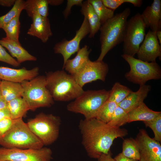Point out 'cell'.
<instances>
[{
	"instance_id": "cell-42",
	"label": "cell",
	"mask_w": 161,
	"mask_h": 161,
	"mask_svg": "<svg viewBox=\"0 0 161 161\" xmlns=\"http://www.w3.org/2000/svg\"><path fill=\"white\" fill-rule=\"evenodd\" d=\"M124 2L131 3L135 7H140L142 5L143 1L142 0H124Z\"/></svg>"
},
{
	"instance_id": "cell-27",
	"label": "cell",
	"mask_w": 161,
	"mask_h": 161,
	"mask_svg": "<svg viewBox=\"0 0 161 161\" xmlns=\"http://www.w3.org/2000/svg\"><path fill=\"white\" fill-rule=\"evenodd\" d=\"M98 16L102 25L114 15V12L106 7L101 0H88Z\"/></svg>"
},
{
	"instance_id": "cell-11",
	"label": "cell",
	"mask_w": 161,
	"mask_h": 161,
	"mask_svg": "<svg viewBox=\"0 0 161 161\" xmlns=\"http://www.w3.org/2000/svg\"><path fill=\"white\" fill-rule=\"evenodd\" d=\"M109 69L108 64L103 61L89 60L80 70L72 76L78 84L83 87L85 84L97 80L104 81Z\"/></svg>"
},
{
	"instance_id": "cell-39",
	"label": "cell",
	"mask_w": 161,
	"mask_h": 161,
	"mask_svg": "<svg viewBox=\"0 0 161 161\" xmlns=\"http://www.w3.org/2000/svg\"><path fill=\"white\" fill-rule=\"evenodd\" d=\"M115 161H139L138 160L126 157L120 153L114 158Z\"/></svg>"
},
{
	"instance_id": "cell-5",
	"label": "cell",
	"mask_w": 161,
	"mask_h": 161,
	"mask_svg": "<svg viewBox=\"0 0 161 161\" xmlns=\"http://www.w3.org/2000/svg\"><path fill=\"white\" fill-rule=\"evenodd\" d=\"M110 90L105 89L84 91L79 97L67 106L70 112L81 114L85 119L96 118L101 106L108 100Z\"/></svg>"
},
{
	"instance_id": "cell-24",
	"label": "cell",
	"mask_w": 161,
	"mask_h": 161,
	"mask_svg": "<svg viewBox=\"0 0 161 161\" xmlns=\"http://www.w3.org/2000/svg\"><path fill=\"white\" fill-rule=\"evenodd\" d=\"M48 5L47 0H27L25 1L24 10L31 18L34 14L47 17Z\"/></svg>"
},
{
	"instance_id": "cell-20",
	"label": "cell",
	"mask_w": 161,
	"mask_h": 161,
	"mask_svg": "<svg viewBox=\"0 0 161 161\" xmlns=\"http://www.w3.org/2000/svg\"><path fill=\"white\" fill-rule=\"evenodd\" d=\"M92 51L89 49L87 45L80 49L77 52L76 56L72 59H69L63 65L64 69L70 74L73 75L78 72L90 60L89 55Z\"/></svg>"
},
{
	"instance_id": "cell-7",
	"label": "cell",
	"mask_w": 161,
	"mask_h": 161,
	"mask_svg": "<svg viewBox=\"0 0 161 161\" xmlns=\"http://www.w3.org/2000/svg\"><path fill=\"white\" fill-rule=\"evenodd\" d=\"M27 123L44 145L52 144L58 137L61 124L59 116L41 113L30 120Z\"/></svg>"
},
{
	"instance_id": "cell-18",
	"label": "cell",
	"mask_w": 161,
	"mask_h": 161,
	"mask_svg": "<svg viewBox=\"0 0 161 161\" xmlns=\"http://www.w3.org/2000/svg\"><path fill=\"white\" fill-rule=\"evenodd\" d=\"M0 43L9 51L13 57L16 58L20 64L27 61H35L37 60L35 57L30 54L21 46L20 42L5 37L0 40Z\"/></svg>"
},
{
	"instance_id": "cell-17",
	"label": "cell",
	"mask_w": 161,
	"mask_h": 161,
	"mask_svg": "<svg viewBox=\"0 0 161 161\" xmlns=\"http://www.w3.org/2000/svg\"><path fill=\"white\" fill-rule=\"evenodd\" d=\"M146 27L156 32L161 30V1L154 0L141 14Z\"/></svg>"
},
{
	"instance_id": "cell-21",
	"label": "cell",
	"mask_w": 161,
	"mask_h": 161,
	"mask_svg": "<svg viewBox=\"0 0 161 161\" xmlns=\"http://www.w3.org/2000/svg\"><path fill=\"white\" fill-rule=\"evenodd\" d=\"M80 11L87 19L89 25L90 32L89 38H94L101 26L100 19L92 6L87 0L83 1Z\"/></svg>"
},
{
	"instance_id": "cell-34",
	"label": "cell",
	"mask_w": 161,
	"mask_h": 161,
	"mask_svg": "<svg viewBox=\"0 0 161 161\" xmlns=\"http://www.w3.org/2000/svg\"><path fill=\"white\" fill-rule=\"evenodd\" d=\"M0 61L5 62L14 67L19 66L20 64L9 54L0 43Z\"/></svg>"
},
{
	"instance_id": "cell-29",
	"label": "cell",
	"mask_w": 161,
	"mask_h": 161,
	"mask_svg": "<svg viewBox=\"0 0 161 161\" xmlns=\"http://www.w3.org/2000/svg\"><path fill=\"white\" fill-rule=\"evenodd\" d=\"M121 153L126 157L139 160L140 154L139 149L134 139L130 138L124 140Z\"/></svg>"
},
{
	"instance_id": "cell-10",
	"label": "cell",
	"mask_w": 161,
	"mask_h": 161,
	"mask_svg": "<svg viewBox=\"0 0 161 161\" xmlns=\"http://www.w3.org/2000/svg\"><path fill=\"white\" fill-rule=\"evenodd\" d=\"M52 150L47 147L39 149L0 148V161H50Z\"/></svg>"
},
{
	"instance_id": "cell-23",
	"label": "cell",
	"mask_w": 161,
	"mask_h": 161,
	"mask_svg": "<svg viewBox=\"0 0 161 161\" xmlns=\"http://www.w3.org/2000/svg\"><path fill=\"white\" fill-rule=\"evenodd\" d=\"M128 114V123H129L137 121H144L151 120L161 114V112L152 110L143 102Z\"/></svg>"
},
{
	"instance_id": "cell-13",
	"label": "cell",
	"mask_w": 161,
	"mask_h": 161,
	"mask_svg": "<svg viewBox=\"0 0 161 161\" xmlns=\"http://www.w3.org/2000/svg\"><path fill=\"white\" fill-rule=\"evenodd\" d=\"M134 139L140 154L139 161H161L160 143L150 137L145 130L140 129Z\"/></svg>"
},
{
	"instance_id": "cell-33",
	"label": "cell",
	"mask_w": 161,
	"mask_h": 161,
	"mask_svg": "<svg viewBox=\"0 0 161 161\" xmlns=\"http://www.w3.org/2000/svg\"><path fill=\"white\" fill-rule=\"evenodd\" d=\"M146 127H149L153 131L154 139L160 143L161 141V114L151 120L143 121Z\"/></svg>"
},
{
	"instance_id": "cell-1",
	"label": "cell",
	"mask_w": 161,
	"mask_h": 161,
	"mask_svg": "<svg viewBox=\"0 0 161 161\" xmlns=\"http://www.w3.org/2000/svg\"><path fill=\"white\" fill-rule=\"evenodd\" d=\"M79 127L82 145L88 155L94 159L108 154L115 139L128 134L126 129L111 126L96 118L81 120Z\"/></svg>"
},
{
	"instance_id": "cell-45",
	"label": "cell",
	"mask_w": 161,
	"mask_h": 161,
	"mask_svg": "<svg viewBox=\"0 0 161 161\" xmlns=\"http://www.w3.org/2000/svg\"><path fill=\"white\" fill-rule=\"evenodd\" d=\"M157 38L160 45H161V30H158L156 32Z\"/></svg>"
},
{
	"instance_id": "cell-19",
	"label": "cell",
	"mask_w": 161,
	"mask_h": 161,
	"mask_svg": "<svg viewBox=\"0 0 161 161\" xmlns=\"http://www.w3.org/2000/svg\"><path fill=\"white\" fill-rule=\"evenodd\" d=\"M151 89L150 85H140L137 91H132L118 106L128 113L143 102Z\"/></svg>"
},
{
	"instance_id": "cell-32",
	"label": "cell",
	"mask_w": 161,
	"mask_h": 161,
	"mask_svg": "<svg viewBox=\"0 0 161 161\" xmlns=\"http://www.w3.org/2000/svg\"><path fill=\"white\" fill-rule=\"evenodd\" d=\"M128 113L118 105L115 109L111 119L107 123L111 126L119 127L128 123Z\"/></svg>"
},
{
	"instance_id": "cell-40",
	"label": "cell",
	"mask_w": 161,
	"mask_h": 161,
	"mask_svg": "<svg viewBox=\"0 0 161 161\" xmlns=\"http://www.w3.org/2000/svg\"><path fill=\"white\" fill-rule=\"evenodd\" d=\"M10 117L9 111L7 107L0 110V121L4 119Z\"/></svg>"
},
{
	"instance_id": "cell-37",
	"label": "cell",
	"mask_w": 161,
	"mask_h": 161,
	"mask_svg": "<svg viewBox=\"0 0 161 161\" xmlns=\"http://www.w3.org/2000/svg\"><path fill=\"white\" fill-rule=\"evenodd\" d=\"M13 122V120L10 117L5 118L0 121V137L9 129Z\"/></svg>"
},
{
	"instance_id": "cell-44",
	"label": "cell",
	"mask_w": 161,
	"mask_h": 161,
	"mask_svg": "<svg viewBox=\"0 0 161 161\" xmlns=\"http://www.w3.org/2000/svg\"><path fill=\"white\" fill-rule=\"evenodd\" d=\"M7 103L1 98L0 99V110L7 107Z\"/></svg>"
},
{
	"instance_id": "cell-3",
	"label": "cell",
	"mask_w": 161,
	"mask_h": 161,
	"mask_svg": "<svg viewBox=\"0 0 161 161\" xmlns=\"http://www.w3.org/2000/svg\"><path fill=\"white\" fill-rule=\"evenodd\" d=\"M46 78L47 87L54 100L67 101L75 99L84 91L73 76L64 70L49 72L46 73Z\"/></svg>"
},
{
	"instance_id": "cell-46",
	"label": "cell",
	"mask_w": 161,
	"mask_h": 161,
	"mask_svg": "<svg viewBox=\"0 0 161 161\" xmlns=\"http://www.w3.org/2000/svg\"><path fill=\"white\" fill-rule=\"evenodd\" d=\"M1 98V95L0 92V99Z\"/></svg>"
},
{
	"instance_id": "cell-35",
	"label": "cell",
	"mask_w": 161,
	"mask_h": 161,
	"mask_svg": "<svg viewBox=\"0 0 161 161\" xmlns=\"http://www.w3.org/2000/svg\"><path fill=\"white\" fill-rule=\"evenodd\" d=\"M83 0H67L66 7L63 12L65 18H67L71 13L72 7L75 5L81 6Z\"/></svg>"
},
{
	"instance_id": "cell-38",
	"label": "cell",
	"mask_w": 161,
	"mask_h": 161,
	"mask_svg": "<svg viewBox=\"0 0 161 161\" xmlns=\"http://www.w3.org/2000/svg\"><path fill=\"white\" fill-rule=\"evenodd\" d=\"M97 159L98 161H115L112 157V154L110 151L108 154H102Z\"/></svg>"
},
{
	"instance_id": "cell-16",
	"label": "cell",
	"mask_w": 161,
	"mask_h": 161,
	"mask_svg": "<svg viewBox=\"0 0 161 161\" xmlns=\"http://www.w3.org/2000/svg\"><path fill=\"white\" fill-rule=\"evenodd\" d=\"M31 18L32 22L27 34L38 38L44 43L47 42L52 35L49 19L35 14H33Z\"/></svg>"
},
{
	"instance_id": "cell-47",
	"label": "cell",
	"mask_w": 161,
	"mask_h": 161,
	"mask_svg": "<svg viewBox=\"0 0 161 161\" xmlns=\"http://www.w3.org/2000/svg\"><path fill=\"white\" fill-rule=\"evenodd\" d=\"M1 80L0 79V83L1 82Z\"/></svg>"
},
{
	"instance_id": "cell-36",
	"label": "cell",
	"mask_w": 161,
	"mask_h": 161,
	"mask_svg": "<svg viewBox=\"0 0 161 161\" xmlns=\"http://www.w3.org/2000/svg\"><path fill=\"white\" fill-rule=\"evenodd\" d=\"M101 1L106 7L114 12L125 3L124 0H101Z\"/></svg>"
},
{
	"instance_id": "cell-30",
	"label": "cell",
	"mask_w": 161,
	"mask_h": 161,
	"mask_svg": "<svg viewBox=\"0 0 161 161\" xmlns=\"http://www.w3.org/2000/svg\"><path fill=\"white\" fill-rule=\"evenodd\" d=\"M20 16L13 18L2 28L6 33V37L18 42L20 28Z\"/></svg>"
},
{
	"instance_id": "cell-22",
	"label": "cell",
	"mask_w": 161,
	"mask_h": 161,
	"mask_svg": "<svg viewBox=\"0 0 161 161\" xmlns=\"http://www.w3.org/2000/svg\"><path fill=\"white\" fill-rule=\"evenodd\" d=\"M23 91L20 83L2 80L0 83L1 98L7 103L16 98L22 97Z\"/></svg>"
},
{
	"instance_id": "cell-6",
	"label": "cell",
	"mask_w": 161,
	"mask_h": 161,
	"mask_svg": "<svg viewBox=\"0 0 161 161\" xmlns=\"http://www.w3.org/2000/svg\"><path fill=\"white\" fill-rule=\"evenodd\" d=\"M21 83L24 90L22 97L27 103L30 110L49 107L54 104V100L47 86L46 76L38 75Z\"/></svg>"
},
{
	"instance_id": "cell-15",
	"label": "cell",
	"mask_w": 161,
	"mask_h": 161,
	"mask_svg": "<svg viewBox=\"0 0 161 161\" xmlns=\"http://www.w3.org/2000/svg\"><path fill=\"white\" fill-rule=\"evenodd\" d=\"M39 71L38 67L28 70L25 67L14 69L0 66V79L21 83L25 80H30L38 76Z\"/></svg>"
},
{
	"instance_id": "cell-26",
	"label": "cell",
	"mask_w": 161,
	"mask_h": 161,
	"mask_svg": "<svg viewBox=\"0 0 161 161\" xmlns=\"http://www.w3.org/2000/svg\"><path fill=\"white\" fill-rule=\"evenodd\" d=\"M132 92L127 86L116 82L110 90L107 100L114 102L118 105Z\"/></svg>"
},
{
	"instance_id": "cell-4",
	"label": "cell",
	"mask_w": 161,
	"mask_h": 161,
	"mask_svg": "<svg viewBox=\"0 0 161 161\" xmlns=\"http://www.w3.org/2000/svg\"><path fill=\"white\" fill-rule=\"evenodd\" d=\"M0 145L7 148L39 149L44 145L22 118L13 120L9 129L0 137Z\"/></svg>"
},
{
	"instance_id": "cell-14",
	"label": "cell",
	"mask_w": 161,
	"mask_h": 161,
	"mask_svg": "<svg viewBox=\"0 0 161 161\" xmlns=\"http://www.w3.org/2000/svg\"><path fill=\"white\" fill-rule=\"evenodd\" d=\"M137 54L138 59L148 62H156L157 57L161 58V46L155 32L148 31Z\"/></svg>"
},
{
	"instance_id": "cell-31",
	"label": "cell",
	"mask_w": 161,
	"mask_h": 161,
	"mask_svg": "<svg viewBox=\"0 0 161 161\" xmlns=\"http://www.w3.org/2000/svg\"><path fill=\"white\" fill-rule=\"evenodd\" d=\"M118 105L114 102L107 100L99 109L96 118L108 123L111 120L114 111Z\"/></svg>"
},
{
	"instance_id": "cell-9",
	"label": "cell",
	"mask_w": 161,
	"mask_h": 161,
	"mask_svg": "<svg viewBox=\"0 0 161 161\" xmlns=\"http://www.w3.org/2000/svg\"><path fill=\"white\" fill-rule=\"evenodd\" d=\"M146 28L139 13L127 21L123 41V54L134 57L144 40Z\"/></svg>"
},
{
	"instance_id": "cell-25",
	"label": "cell",
	"mask_w": 161,
	"mask_h": 161,
	"mask_svg": "<svg viewBox=\"0 0 161 161\" xmlns=\"http://www.w3.org/2000/svg\"><path fill=\"white\" fill-rule=\"evenodd\" d=\"M7 107L13 120L22 118L30 108L25 101L22 97L16 98L7 103Z\"/></svg>"
},
{
	"instance_id": "cell-28",
	"label": "cell",
	"mask_w": 161,
	"mask_h": 161,
	"mask_svg": "<svg viewBox=\"0 0 161 161\" xmlns=\"http://www.w3.org/2000/svg\"><path fill=\"white\" fill-rule=\"evenodd\" d=\"M25 2L23 0H16L11 9L6 14L0 17V29H2L16 16H20L22 11L24 10Z\"/></svg>"
},
{
	"instance_id": "cell-12",
	"label": "cell",
	"mask_w": 161,
	"mask_h": 161,
	"mask_svg": "<svg viewBox=\"0 0 161 161\" xmlns=\"http://www.w3.org/2000/svg\"><path fill=\"white\" fill-rule=\"evenodd\" d=\"M90 32V28L87 19L84 17L83 22L76 31L75 36L72 39L68 41L63 39L57 43L54 47L55 53L61 54L63 58L64 64L73 54L80 49V44L81 40Z\"/></svg>"
},
{
	"instance_id": "cell-41",
	"label": "cell",
	"mask_w": 161,
	"mask_h": 161,
	"mask_svg": "<svg viewBox=\"0 0 161 161\" xmlns=\"http://www.w3.org/2000/svg\"><path fill=\"white\" fill-rule=\"evenodd\" d=\"M16 0H0V5L7 7L13 5Z\"/></svg>"
},
{
	"instance_id": "cell-8",
	"label": "cell",
	"mask_w": 161,
	"mask_h": 161,
	"mask_svg": "<svg viewBox=\"0 0 161 161\" xmlns=\"http://www.w3.org/2000/svg\"><path fill=\"white\" fill-rule=\"evenodd\" d=\"M121 56L130 67V71L125 75L129 81L140 86L145 84L149 80L161 78V68L156 62L144 61L124 54Z\"/></svg>"
},
{
	"instance_id": "cell-2",
	"label": "cell",
	"mask_w": 161,
	"mask_h": 161,
	"mask_svg": "<svg viewBox=\"0 0 161 161\" xmlns=\"http://www.w3.org/2000/svg\"><path fill=\"white\" fill-rule=\"evenodd\" d=\"M130 13V8H126L101 26L99 30L101 52L97 60L103 61L109 51L123 41L127 19Z\"/></svg>"
},
{
	"instance_id": "cell-43",
	"label": "cell",
	"mask_w": 161,
	"mask_h": 161,
	"mask_svg": "<svg viewBox=\"0 0 161 161\" xmlns=\"http://www.w3.org/2000/svg\"><path fill=\"white\" fill-rule=\"evenodd\" d=\"M49 4L57 6L61 4L64 1L63 0H47Z\"/></svg>"
}]
</instances>
